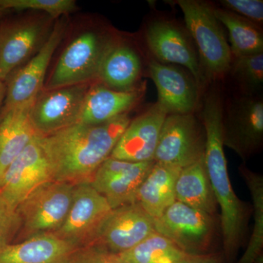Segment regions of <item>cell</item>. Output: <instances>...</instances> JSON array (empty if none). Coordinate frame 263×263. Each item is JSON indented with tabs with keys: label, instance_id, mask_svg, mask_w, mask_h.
I'll return each instance as SVG.
<instances>
[{
	"label": "cell",
	"instance_id": "22",
	"mask_svg": "<svg viewBox=\"0 0 263 263\" xmlns=\"http://www.w3.org/2000/svg\"><path fill=\"white\" fill-rule=\"evenodd\" d=\"M33 103L0 114V181L12 162L38 135L30 119Z\"/></svg>",
	"mask_w": 263,
	"mask_h": 263
},
{
	"label": "cell",
	"instance_id": "29",
	"mask_svg": "<svg viewBox=\"0 0 263 263\" xmlns=\"http://www.w3.org/2000/svg\"><path fill=\"white\" fill-rule=\"evenodd\" d=\"M0 8L8 11L39 10L56 18L73 12L76 3L74 0H0Z\"/></svg>",
	"mask_w": 263,
	"mask_h": 263
},
{
	"label": "cell",
	"instance_id": "31",
	"mask_svg": "<svg viewBox=\"0 0 263 263\" xmlns=\"http://www.w3.org/2000/svg\"><path fill=\"white\" fill-rule=\"evenodd\" d=\"M20 226L17 211L0 197V247L11 243L13 238H16Z\"/></svg>",
	"mask_w": 263,
	"mask_h": 263
},
{
	"label": "cell",
	"instance_id": "6",
	"mask_svg": "<svg viewBox=\"0 0 263 263\" xmlns=\"http://www.w3.org/2000/svg\"><path fill=\"white\" fill-rule=\"evenodd\" d=\"M116 38L87 30L74 38L62 52L47 84V90L87 84L98 79L99 68Z\"/></svg>",
	"mask_w": 263,
	"mask_h": 263
},
{
	"label": "cell",
	"instance_id": "11",
	"mask_svg": "<svg viewBox=\"0 0 263 263\" xmlns=\"http://www.w3.org/2000/svg\"><path fill=\"white\" fill-rule=\"evenodd\" d=\"M146 41L155 60L184 67L201 89L205 82V76L186 29L171 21L155 20L147 27Z\"/></svg>",
	"mask_w": 263,
	"mask_h": 263
},
{
	"label": "cell",
	"instance_id": "19",
	"mask_svg": "<svg viewBox=\"0 0 263 263\" xmlns=\"http://www.w3.org/2000/svg\"><path fill=\"white\" fill-rule=\"evenodd\" d=\"M143 88L129 91L110 89L101 84L89 86L78 123L100 124L128 114L141 100Z\"/></svg>",
	"mask_w": 263,
	"mask_h": 263
},
{
	"label": "cell",
	"instance_id": "21",
	"mask_svg": "<svg viewBox=\"0 0 263 263\" xmlns=\"http://www.w3.org/2000/svg\"><path fill=\"white\" fill-rule=\"evenodd\" d=\"M142 67L138 51L116 38L104 55L98 79L110 89L129 91L138 88Z\"/></svg>",
	"mask_w": 263,
	"mask_h": 263
},
{
	"label": "cell",
	"instance_id": "25",
	"mask_svg": "<svg viewBox=\"0 0 263 263\" xmlns=\"http://www.w3.org/2000/svg\"><path fill=\"white\" fill-rule=\"evenodd\" d=\"M214 14L228 29L233 59L263 53L262 31L258 24L223 8H214Z\"/></svg>",
	"mask_w": 263,
	"mask_h": 263
},
{
	"label": "cell",
	"instance_id": "24",
	"mask_svg": "<svg viewBox=\"0 0 263 263\" xmlns=\"http://www.w3.org/2000/svg\"><path fill=\"white\" fill-rule=\"evenodd\" d=\"M175 193L176 200L188 206L211 215L215 216L217 212V201L204 157L181 170L176 179Z\"/></svg>",
	"mask_w": 263,
	"mask_h": 263
},
{
	"label": "cell",
	"instance_id": "18",
	"mask_svg": "<svg viewBox=\"0 0 263 263\" xmlns=\"http://www.w3.org/2000/svg\"><path fill=\"white\" fill-rule=\"evenodd\" d=\"M148 73L158 91V101L168 114L195 113L199 89L190 72L176 65L151 60Z\"/></svg>",
	"mask_w": 263,
	"mask_h": 263
},
{
	"label": "cell",
	"instance_id": "33",
	"mask_svg": "<svg viewBox=\"0 0 263 263\" xmlns=\"http://www.w3.org/2000/svg\"><path fill=\"white\" fill-rule=\"evenodd\" d=\"M172 263H226L221 252H214L205 254H185Z\"/></svg>",
	"mask_w": 263,
	"mask_h": 263
},
{
	"label": "cell",
	"instance_id": "26",
	"mask_svg": "<svg viewBox=\"0 0 263 263\" xmlns=\"http://www.w3.org/2000/svg\"><path fill=\"white\" fill-rule=\"evenodd\" d=\"M238 172L252 196L254 223L247 249L237 263H263V176L245 163L238 167Z\"/></svg>",
	"mask_w": 263,
	"mask_h": 263
},
{
	"label": "cell",
	"instance_id": "32",
	"mask_svg": "<svg viewBox=\"0 0 263 263\" xmlns=\"http://www.w3.org/2000/svg\"><path fill=\"white\" fill-rule=\"evenodd\" d=\"M69 263H126L118 254L111 253L95 245L78 249Z\"/></svg>",
	"mask_w": 263,
	"mask_h": 263
},
{
	"label": "cell",
	"instance_id": "4",
	"mask_svg": "<svg viewBox=\"0 0 263 263\" xmlns=\"http://www.w3.org/2000/svg\"><path fill=\"white\" fill-rule=\"evenodd\" d=\"M74 190L73 185L51 181L31 192L16 209L21 221L17 242L57 231L70 211Z\"/></svg>",
	"mask_w": 263,
	"mask_h": 263
},
{
	"label": "cell",
	"instance_id": "5",
	"mask_svg": "<svg viewBox=\"0 0 263 263\" xmlns=\"http://www.w3.org/2000/svg\"><path fill=\"white\" fill-rule=\"evenodd\" d=\"M156 231L188 254H205L214 250L219 221L215 216L176 200L154 219Z\"/></svg>",
	"mask_w": 263,
	"mask_h": 263
},
{
	"label": "cell",
	"instance_id": "3",
	"mask_svg": "<svg viewBox=\"0 0 263 263\" xmlns=\"http://www.w3.org/2000/svg\"><path fill=\"white\" fill-rule=\"evenodd\" d=\"M176 3L182 11L205 76L212 79L223 77L230 70L233 58L214 8L198 0H179Z\"/></svg>",
	"mask_w": 263,
	"mask_h": 263
},
{
	"label": "cell",
	"instance_id": "8",
	"mask_svg": "<svg viewBox=\"0 0 263 263\" xmlns=\"http://www.w3.org/2000/svg\"><path fill=\"white\" fill-rule=\"evenodd\" d=\"M65 22L59 21L37 53L7 78L5 98L0 114L34 103L41 94L48 65L65 36Z\"/></svg>",
	"mask_w": 263,
	"mask_h": 263
},
{
	"label": "cell",
	"instance_id": "30",
	"mask_svg": "<svg viewBox=\"0 0 263 263\" xmlns=\"http://www.w3.org/2000/svg\"><path fill=\"white\" fill-rule=\"evenodd\" d=\"M223 9L258 24L263 22L262 0H221Z\"/></svg>",
	"mask_w": 263,
	"mask_h": 263
},
{
	"label": "cell",
	"instance_id": "27",
	"mask_svg": "<svg viewBox=\"0 0 263 263\" xmlns=\"http://www.w3.org/2000/svg\"><path fill=\"white\" fill-rule=\"evenodd\" d=\"M185 254L155 231L136 247L118 255L126 263H172Z\"/></svg>",
	"mask_w": 263,
	"mask_h": 263
},
{
	"label": "cell",
	"instance_id": "23",
	"mask_svg": "<svg viewBox=\"0 0 263 263\" xmlns=\"http://www.w3.org/2000/svg\"><path fill=\"white\" fill-rule=\"evenodd\" d=\"M181 169L155 162L141 183L136 202L153 219L176 201V179Z\"/></svg>",
	"mask_w": 263,
	"mask_h": 263
},
{
	"label": "cell",
	"instance_id": "28",
	"mask_svg": "<svg viewBox=\"0 0 263 263\" xmlns=\"http://www.w3.org/2000/svg\"><path fill=\"white\" fill-rule=\"evenodd\" d=\"M249 93L263 84V53L233 59L230 70Z\"/></svg>",
	"mask_w": 263,
	"mask_h": 263
},
{
	"label": "cell",
	"instance_id": "2",
	"mask_svg": "<svg viewBox=\"0 0 263 263\" xmlns=\"http://www.w3.org/2000/svg\"><path fill=\"white\" fill-rule=\"evenodd\" d=\"M224 103L220 91L213 88L204 98L202 124L205 133L204 160L208 175L221 209L219 226L226 263H234L247 240L252 207L237 196L232 186L223 143Z\"/></svg>",
	"mask_w": 263,
	"mask_h": 263
},
{
	"label": "cell",
	"instance_id": "10",
	"mask_svg": "<svg viewBox=\"0 0 263 263\" xmlns=\"http://www.w3.org/2000/svg\"><path fill=\"white\" fill-rule=\"evenodd\" d=\"M222 136L228 147L245 162L263 143V102L252 96L233 100L223 114Z\"/></svg>",
	"mask_w": 263,
	"mask_h": 263
},
{
	"label": "cell",
	"instance_id": "20",
	"mask_svg": "<svg viewBox=\"0 0 263 263\" xmlns=\"http://www.w3.org/2000/svg\"><path fill=\"white\" fill-rule=\"evenodd\" d=\"M53 233L0 247V263H69L77 250Z\"/></svg>",
	"mask_w": 263,
	"mask_h": 263
},
{
	"label": "cell",
	"instance_id": "35",
	"mask_svg": "<svg viewBox=\"0 0 263 263\" xmlns=\"http://www.w3.org/2000/svg\"><path fill=\"white\" fill-rule=\"evenodd\" d=\"M8 10L3 9V8H0V19L3 18L7 13H8Z\"/></svg>",
	"mask_w": 263,
	"mask_h": 263
},
{
	"label": "cell",
	"instance_id": "15",
	"mask_svg": "<svg viewBox=\"0 0 263 263\" xmlns=\"http://www.w3.org/2000/svg\"><path fill=\"white\" fill-rule=\"evenodd\" d=\"M155 231L154 219L139 203L132 202L112 210L92 245L122 254Z\"/></svg>",
	"mask_w": 263,
	"mask_h": 263
},
{
	"label": "cell",
	"instance_id": "9",
	"mask_svg": "<svg viewBox=\"0 0 263 263\" xmlns=\"http://www.w3.org/2000/svg\"><path fill=\"white\" fill-rule=\"evenodd\" d=\"M112 210L89 183L76 185L68 214L53 234L77 249L92 245Z\"/></svg>",
	"mask_w": 263,
	"mask_h": 263
},
{
	"label": "cell",
	"instance_id": "12",
	"mask_svg": "<svg viewBox=\"0 0 263 263\" xmlns=\"http://www.w3.org/2000/svg\"><path fill=\"white\" fill-rule=\"evenodd\" d=\"M89 88L87 84L73 85L38 95L30 110L36 133L48 136L78 123Z\"/></svg>",
	"mask_w": 263,
	"mask_h": 263
},
{
	"label": "cell",
	"instance_id": "14",
	"mask_svg": "<svg viewBox=\"0 0 263 263\" xmlns=\"http://www.w3.org/2000/svg\"><path fill=\"white\" fill-rule=\"evenodd\" d=\"M154 163L155 161L135 162L108 157L89 184L115 209L136 202L138 190Z\"/></svg>",
	"mask_w": 263,
	"mask_h": 263
},
{
	"label": "cell",
	"instance_id": "1",
	"mask_svg": "<svg viewBox=\"0 0 263 263\" xmlns=\"http://www.w3.org/2000/svg\"><path fill=\"white\" fill-rule=\"evenodd\" d=\"M130 121L126 114L103 124L76 123L41 136L52 181L73 186L89 183L98 167L110 157Z\"/></svg>",
	"mask_w": 263,
	"mask_h": 263
},
{
	"label": "cell",
	"instance_id": "7",
	"mask_svg": "<svg viewBox=\"0 0 263 263\" xmlns=\"http://www.w3.org/2000/svg\"><path fill=\"white\" fill-rule=\"evenodd\" d=\"M205 133L195 114H168L161 129L154 161L182 169L205 156Z\"/></svg>",
	"mask_w": 263,
	"mask_h": 263
},
{
	"label": "cell",
	"instance_id": "16",
	"mask_svg": "<svg viewBox=\"0 0 263 263\" xmlns=\"http://www.w3.org/2000/svg\"><path fill=\"white\" fill-rule=\"evenodd\" d=\"M167 110L157 103L131 120L110 157L135 162L154 161Z\"/></svg>",
	"mask_w": 263,
	"mask_h": 263
},
{
	"label": "cell",
	"instance_id": "17",
	"mask_svg": "<svg viewBox=\"0 0 263 263\" xmlns=\"http://www.w3.org/2000/svg\"><path fill=\"white\" fill-rule=\"evenodd\" d=\"M45 27L33 19L8 21L0 24V78L5 81L29 61L43 46Z\"/></svg>",
	"mask_w": 263,
	"mask_h": 263
},
{
	"label": "cell",
	"instance_id": "13",
	"mask_svg": "<svg viewBox=\"0 0 263 263\" xmlns=\"http://www.w3.org/2000/svg\"><path fill=\"white\" fill-rule=\"evenodd\" d=\"M52 181L37 135L10 164L0 181V197L16 210L19 204L40 185Z\"/></svg>",
	"mask_w": 263,
	"mask_h": 263
},
{
	"label": "cell",
	"instance_id": "34",
	"mask_svg": "<svg viewBox=\"0 0 263 263\" xmlns=\"http://www.w3.org/2000/svg\"><path fill=\"white\" fill-rule=\"evenodd\" d=\"M5 98V81L2 80L0 78V110L3 107Z\"/></svg>",
	"mask_w": 263,
	"mask_h": 263
}]
</instances>
